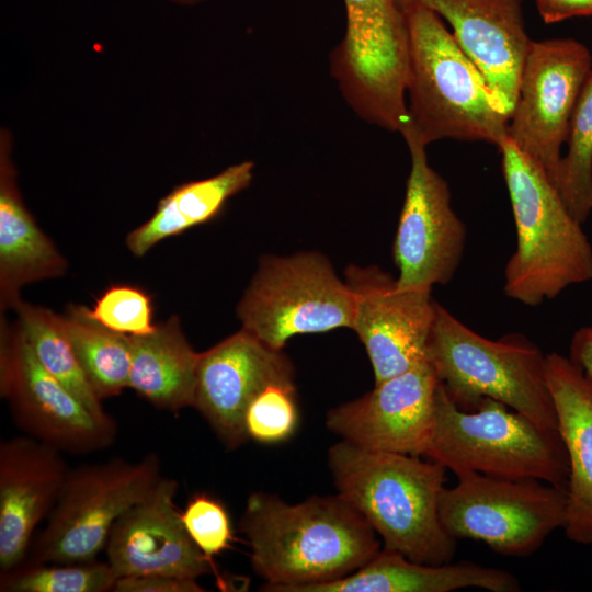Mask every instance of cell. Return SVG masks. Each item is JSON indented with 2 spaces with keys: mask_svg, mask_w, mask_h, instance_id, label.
Masks as SVG:
<instances>
[{
  "mask_svg": "<svg viewBox=\"0 0 592 592\" xmlns=\"http://www.w3.org/2000/svg\"><path fill=\"white\" fill-rule=\"evenodd\" d=\"M267 592H300L350 574L380 548L369 523L340 494L291 504L252 492L239 522Z\"/></svg>",
  "mask_w": 592,
  "mask_h": 592,
  "instance_id": "cell-1",
  "label": "cell"
},
{
  "mask_svg": "<svg viewBox=\"0 0 592 592\" xmlns=\"http://www.w3.org/2000/svg\"><path fill=\"white\" fill-rule=\"evenodd\" d=\"M328 466L338 494L369 523L383 548L420 563L453 560L457 539L444 530L439 514L446 480L443 465L341 440L329 448Z\"/></svg>",
  "mask_w": 592,
  "mask_h": 592,
  "instance_id": "cell-2",
  "label": "cell"
},
{
  "mask_svg": "<svg viewBox=\"0 0 592 592\" xmlns=\"http://www.w3.org/2000/svg\"><path fill=\"white\" fill-rule=\"evenodd\" d=\"M409 24L407 123L400 130L425 147L452 138L498 147L509 116L481 72L448 32L442 18L405 3Z\"/></svg>",
  "mask_w": 592,
  "mask_h": 592,
  "instance_id": "cell-3",
  "label": "cell"
},
{
  "mask_svg": "<svg viewBox=\"0 0 592 592\" xmlns=\"http://www.w3.org/2000/svg\"><path fill=\"white\" fill-rule=\"evenodd\" d=\"M498 149L516 228L504 293L535 307L592 280V247L544 170L508 136Z\"/></svg>",
  "mask_w": 592,
  "mask_h": 592,
  "instance_id": "cell-4",
  "label": "cell"
},
{
  "mask_svg": "<svg viewBox=\"0 0 592 592\" xmlns=\"http://www.w3.org/2000/svg\"><path fill=\"white\" fill-rule=\"evenodd\" d=\"M426 356L459 409L474 411L485 398H492L540 429L559 432L546 355L525 334L487 339L436 303Z\"/></svg>",
  "mask_w": 592,
  "mask_h": 592,
  "instance_id": "cell-5",
  "label": "cell"
},
{
  "mask_svg": "<svg viewBox=\"0 0 592 592\" xmlns=\"http://www.w3.org/2000/svg\"><path fill=\"white\" fill-rule=\"evenodd\" d=\"M456 477L467 473L534 478L568 488L569 460L559 432L540 429L492 398L474 411L459 409L440 382L425 455Z\"/></svg>",
  "mask_w": 592,
  "mask_h": 592,
  "instance_id": "cell-6",
  "label": "cell"
},
{
  "mask_svg": "<svg viewBox=\"0 0 592 592\" xmlns=\"http://www.w3.org/2000/svg\"><path fill=\"white\" fill-rule=\"evenodd\" d=\"M345 32L330 72L351 109L390 132L407 123L409 24L402 0H343Z\"/></svg>",
  "mask_w": 592,
  "mask_h": 592,
  "instance_id": "cell-7",
  "label": "cell"
},
{
  "mask_svg": "<svg viewBox=\"0 0 592 592\" xmlns=\"http://www.w3.org/2000/svg\"><path fill=\"white\" fill-rule=\"evenodd\" d=\"M353 295L320 252L264 255L237 305L241 329L275 350L299 334L352 328Z\"/></svg>",
  "mask_w": 592,
  "mask_h": 592,
  "instance_id": "cell-8",
  "label": "cell"
},
{
  "mask_svg": "<svg viewBox=\"0 0 592 592\" xmlns=\"http://www.w3.org/2000/svg\"><path fill=\"white\" fill-rule=\"evenodd\" d=\"M444 488L439 514L455 539H475L511 557L535 553L567 515V491L534 478L467 473Z\"/></svg>",
  "mask_w": 592,
  "mask_h": 592,
  "instance_id": "cell-9",
  "label": "cell"
},
{
  "mask_svg": "<svg viewBox=\"0 0 592 592\" xmlns=\"http://www.w3.org/2000/svg\"><path fill=\"white\" fill-rule=\"evenodd\" d=\"M162 476L149 454L137 462L111 459L70 469L31 553L34 563L96 560L115 522L153 490Z\"/></svg>",
  "mask_w": 592,
  "mask_h": 592,
  "instance_id": "cell-10",
  "label": "cell"
},
{
  "mask_svg": "<svg viewBox=\"0 0 592 592\" xmlns=\"http://www.w3.org/2000/svg\"><path fill=\"white\" fill-rule=\"evenodd\" d=\"M590 50L573 38L531 41L506 136L555 185L561 147L592 71Z\"/></svg>",
  "mask_w": 592,
  "mask_h": 592,
  "instance_id": "cell-11",
  "label": "cell"
},
{
  "mask_svg": "<svg viewBox=\"0 0 592 592\" xmlns=\"http://www.w3.org/2000/svg\"><path fill=\"white\" fill-rule=\"evenodd\" d=\"M0 392L14 422L61 452L86 454L109 447L114 420L95 417L33 353L19 325L0 323Z\"/></svg>",
  "mask_w": 592,
  "mask_h": 592,
  "instance_id": "cell-12",
  "label": "cell"
},
{
  "mask_svg": "<svg viewBox=\"0 0 592 592\" xmlns=\"http://www.w3.org/2000/svg\"><path fill=\"white\" fill-rule=\"evenodd\" d=\"M411 167L392 244L403 288L447 284L463 259L466 227L451 206L447 182L429 164L425 146L403 136Z\"/></svg>",
  "mask_w": 592,
  "mask_h": 592,
  "instance_id": "cell-13",
  "label": "cell"
},
{
  "mask_svg": "<svg viewBox=\"0 0 592 592\" xmlns=\"http://www.w3.org/2000/svg\"><path fill=\"white\" fill-rule=\"evenodd\" d=\"M352 328L368 355L375 384L399 375L426 356L436 301L431 289L403 288L377 265H350Z\"/></svg>",
  "mask_w": 592,
  "mask_h": 592,
  "instance_id": "cell-14",
  "label": "cell"
},
{
  "mask_svg": "<svg viewBox=\"0 0 592 592\" xmlns=\"http://www.w3.org/2000/svg\"><path fill=\"white\" fill-rule=\"evenodd\" d=\"M439 386L436 372L425 356L363 396L330 409L326 425L341 440L362 448L424 456Z\"/></svg>",
  "mask_w": 592,
  "mask_h": 592,
  "instance_id": "cell-15",
  "label": "cell"
},
{
  "mask_svg": "<svg viewBox=\"0 0 592 592\" xmlns=\"http://www.w3.org/2000/svg\"><path fill=\"white\" fill-rule=\"evenodd\" d=\"M295 377L283 350H275L243 329L201 352L194 408L229 449L249 437L244 417L254 396L269 383Z\"/></svg>",
  "mask_w": 592,
  "mask_h": 592,
  "instance_id": "cell-16",
  "label": "cell"
},
{
  "mask_svg": "<svg viewBox=\"0 0 592 592\" xmlns=\"http://www.w3.org/2000/svg\"><path fill=\"white\" fill-rule=\"evenodd\" d=\"M178 487L177 480L161 477L148 497L113 525L104 550L117 578L167 574L197 579L215 571L177 510Z\"/></svg>",
  "mask_w": 592,
  "mask_h": 592,
  "instance_id": "cell-17",
  "label": "cell"
},
{
  "mask_svg": "<svg viewBox=\"0 0 592 592\" xmlns=\"http://www.w3.org/2000/svg\"><path fill=\"white\" fill-rule=\"evenodd\" d=\"M61 453L30 435L1 442V572L24 562L34 531L53 511L70 470Z\"/></svg>",
  "mask_w": 592,
  "mask_h": 592,
  "instance_id": "cell-18",
  "label": "cell"
},
{
  "mask_svg": "<svg viewBox=\"0 0 592 592\" xmlns=\"http://www.w3.org/2000/svg\"><path fill=\"white\" fill-rule=\"evenodd\" d=\"M421 4L452 26V34L481 72L510 118L531 44L522 0H402Z\"/></svg>",
  "mask_w": 592,
  "mask_h": 592,
  "instance_id": "cell-19",
  "label": "cell"
},
{
  "mask_svg": "<svg viewBox=\"0 0 592 592\" xmlns=\"http://www.w3.org/2000/svg\"><path fill=\"white\" fill-rule=\"evenodd\" d=\"M546 379L569 460L566 536L592 544V380L558 353L546 355Z\"/></svg>",
  "mask_w": 592,
  "mask_h": 592,
  "instance_id": "cell-20",
  "label": "cell"
},
{
  "mask_svg": "<svg viewBox=\"0 0 592 592\" xmlns=\"http://www.w3.org/2000/svg\"><path fill=\"white\" fill-rule=\"evenodd\" d=\"M67 261L35 223L16 185L11 136L0 135V307L14 309L21 288L33 282L62 276Z\"/></svg>",
  "mask_w": 592,
  "mask_h": 592,
  "instance_id": "cell-21",
  "label": "cell"
},
{
  "mask_svg": "<svg viewBox=\"0 0 592 592\" xmlns=\"http://www.w3.org/2000/svg\"><path fill=\"white\" fill-rule=\"evenodd\" d=\"M128 388L153 407L177 412L194 407L200 354L187 341L178 316L146 335H128Z\"/></svg>",
  "mask_w": 592,
  "mask_h": 592,
  "instance_id": "cell-22",
  "label": "cell"
},
{
  "mask_svg": "<svg viewBox=\"0 0 592 592\" xmlns=\"http://www.w3.org/2000/svg\"><path fill=\"white\" fill-rule=\"evenodd\" d=\"M493 571L471 561L420 563L382 548L354 572L340 579L306 587L300 592H449L489 589Z\"/></svg>",
  "mask_w": 592,
  "mask_h": 592,
  "instance_id": "cell-23",
  "label": "cell"
},
{
  "mask_svg": "<svg viewBox=\"0 0 592 592\" xmlns=\"http://www.w3.org/2000/svg\"><path fill=\"white\" fill-rule=\"evenodd\" d=\"M253 171L252 161H242L213 177L178 185L159 201L147 221L126 236L127 248L143 257L161 240L216 218L229 198L250 185Z\"/></svg>",
  "mask_w": 592,
  "mask_h": 592,
  "instance_id": "cell-24",
  "label": "cell"
},
{
  "mask_svg": "<svg viewBox=\"0 0 592 592\" xmlns=\"http://www.w3.org/2000/svg\"><path fill=\"white\" fill-rule=\"evenodd\" d=\"M58 325L101 400L128 388V335L96 322L88 315V307L81 305H69L64 315H58Z\"/></svg>",
  "mask_w": 592,
  "mask_h": 592,
  "instance_id": "cell-25",
  "label": "cell"
},
{
  "mask_svg": "<svg viewBox=\"0 0 592 592\" xmlns=\"http://www.w3.org/2000/svg\"><path fill=\"white\" fill-rule=\"evenodd\" d=\"M14 310L20 329L43 367L78 398L95 417L113 420L103 409L77 356L58 325V315L21 300Z\"/></svg>",
  "mask_w": 592,
  "mask_h": 592,
  "instance_id": "cell-26",
  "label": "cell"
},
{
  "mask_svg": "<svg viewBox=\"0 0 592 592\" xmlns=\"http://www.w3.org/2000/svg\"><path fill=\"white\" fill-rule=\"evenodd\" d=\"M555 187L570 214L583 224L592 212V71L573 110Z\"/></svg>",
  "mask_w": 592,
  "mask_h": 592,
  "instance_id": "cell-27",
  "label": "cell"
},
{
  "mask_svg": "<svg viewBox=\"0 0 592 592\" xmlns=\"http://www.w3.org/2000/svg\"><path fill=\"white\" fill-rule=\"evenodd\" d=\"M117 576L107 561L76 563H21L2 571L1 592H105Z\"/></svg>",
  "mask_w": 592,
  "mask_h": 592,
  "instance_id": "cell-28",
  "label": "cell"
},
{
  "mask_svg": "<svg viewBox=\"0 0 592 592\" xmlns=\"http://www.w3.org/2000/svg\"><path fill=\"white\" fill-rule=\"evenodd\" d=\"M298 422L295 377L264 386L251 400L244 417L248 437L263 444L288 440Z\"/></svg>",
  "mask_w": 592,
  "mask_h": 592,
  "instance_id": "cell-29",
  "label": "cell"
},
{
  "mask_svg": "<svg viewBox=\"0 0 592 592\" xmlns=\"http://www.w3.org/2000/svg\"><path fill=\"white\" fill-rule=\"evenodd\" d=\"M88 315L105 328L125 335H146L157 326L151 296L127 284L110 286L94 306L88 308Z\"/></svg>",
  "mask_w": 592,
  "mask_h": 592,
  "instance_id": "cell-30",
  "label": "cell"
},
{
  "mask_svg": "<svg viewBox=\"0 0 592 592\" xmlns=\"http://www.w3.org/2000/svg\"><path fill=\"white\" fill-rule=\"evenodd\" d=\"M181 516L191 539L212 563L215 556L229 547L232 530L227 510L220 501L205 493H196L189 500Z\"/></svg>",
  "mask_w": 592,
  "mask_h": 592,
  "instance_id": "cell-31",
  "label": "cell"
},
{
  "mask_svg": "<svg viewBox=\"0 0 592 592\" xmlns=\"http://www.w3.org/2000/svg\"><path fill=\"white\" fill-rule=\"evenodd\" d=\"M115 592H203L196 579L167 574L132 576L117 578Z\"/></svg>",
  "mask_w": 592,
  "mask_h": 592,
  "instance_id": "cell-32",
  "label": "cell"
},
{
  "mask_svg": "<svg viewBox=\"0 0 592 592\" xmlns=\"http://www.w3.org/2000/svg\"><path fill=\"white\" fill-rule=\"evenodd\" d=\"M546 23H556L576 16H592V0H535Z\"/></svg>",
  "mask_w": 592,
  "mask_h": 592,
  "instance_id": "cell-33",
  "label": "cell"
},
{
  "mask_svg": "<svg viewBox=\"0 0 592 592\" xmlns=\"http://www.w3.org/2000/svg\"><path fill=\"white\" fill-rule=\"evenodd\" d=\"M569 357L592 380V327H582L574 332Z\"/></svg>",
  "mask_w": 592,
  "mask_h": 592,
  "instance_id": "cell-34",
  "label": "cell"
},
{
  "mask_svg": "<svg viewBox=\"0 0 592 592\" xmlns=\"http://www.w3.org/2000/svg\"><path fill=\"white\" fill-rule=\"evenodd\" d=\"M172 1H175L178 3H183V4H193V3L201 2L203 0H172Z\"/></svg>",
  "mask_w": 592,
  "mask_h": 592,
  "instance_id": "cell-35",
  "label": "cell"
}]
</instances>
